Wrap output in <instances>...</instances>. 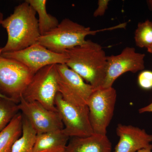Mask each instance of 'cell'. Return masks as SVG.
<instances>
[{
	"instance_id": "cell-1",
	"label": "cell",
	"mask_w": 152,
	"mask_h": 152,
	"mask_svg": "<svg viewBox=\"0 0 152 152\" xmlns=\"http://www.w3.org/2000/svg\"><path fill=\"white\" fill-rule=\"evenodd\" d=\"M36 12L24 2L16 6L13 13L1 23L7 33V41L2 53L20 50L37 42L40 37Z\"/></svg>"
},
{
	"instance_id": "cell-2",
	"label": "cell",
	"mask_w": 152,
	"mask_h": 152,
	"mask_svg": "<svg viewBox=\"0 0 152 152\" xmlns=\"http://www.w3.org/2000/svg\"><path fill=\"white\" fill-rule=\"evenodd\" d=\"M66 64L96 89L103 83L107 66V57L100 45L86 40L81 45L67 50Z\"/></svg>"
},
{
	"instance_id": "cell-3",
	"label": "cell",
	"mask_w": 152,
	"mask_h": 152,
	"mask_svg": "<svg viewBox=\"0 0 152 152\" xmlns=\"http://www.w3.org/2000/svg\"><path fill=\"white\" fill-rule=\"evenodd\" d=\"M125 26L123 23L115 26L94 31L69 19L65 18L51 31L40 36L38 42L52 51L64 53L67 50L84 43L88 36L94 35L103 31L124 28Z\"/></svg>"
},
{
	"instance_id": "cell-4",
	"label": "cell",
	"mask_w": 152,
	"mask_h": 152,
	"mask_svg": "<svg viewBox=\"0 0 152 152\" xmlns=\"http://www.w3.org/2000/svg\"><path fill=\"white\" fill-rule=\"evenodd\" d=\"M58 92L57 65H51L34 75L22 98L28 102L37 101L48 110L58 112L55 100Z\"/></svg>"
},
{
	"instance_id": "cell-5",
	"label": "cell",
	"mask_w": 152,
	"mask_h": 152,
	"mask_svg": "<svg viewBox=\"0 0 152 152\" xmlns=\"http://www.w3.org/2000/svg\"><path fill=\"white\" fill-rule=\"evenodd\" d=\"M34 74L18 61L0 56V88L7 97L19 104Z\"/></svg>"
},
{
	"instance_id": "cell-6",
	"label": "cell",
	"mask_w": 152,
	"mask_h": 152,
	"mask_svg": "<svg viewBox=\"0 0 152 152\" xmlns=\"http://www.w3.org/2000/svg\"><path fill=\"white\" fill-rule=\"evenodd\" d=\"M116 98V91L113 87L99 88L91 95L87 106L94 134H107V128L113 116Z\"/></svg>"
},
{
	"instance_id": "cell-7",
	"label": "cell",
	"mask_w": 152,
	"mask_h": 152,
	"mask_svg": "<svg viewBox=\"0 0 152 152\" xmlns=\"http://www.w3.org/2000/svg\"><path fill=\"white\" fill-rule=\"evenodd\" d=\"M55 104L64 124L63 130L68 137H82L94 134L90 122L88 106L69 103L59 92L55 98Z\"/></svg>"
},
{
	"instance_id": "cell-8",
	"label": "cell",
	"mask_w": 152,
	"mask_h": 152,
	"mask_svg": "<svg viewBox=\"0 0 152 152\" xmlns=\"http://www.w3.org/2000/svg\"><path fill=\"white\" fill-rule=\"evenodd\" d=\"M58 92L65 100L78 106H87L97 89L87 83L66 64L57 65Z\"/></svg>"
},
{
	"instance_id": "cell-9",
	"label": "cell",
	"mask_w": 152,
	"mask_h": 152,
	"mask_svg": "<svg viewBox=\"0 0 152 152\" xmlns=\"http://www.w3.org/2000/svg\"><path fill=\"white\" fill-rule=\"evenodd\" d=\"M1 56L21 63L34 75L47 66L66 64L67 61L65 53H55L38 42L20 50L2 53Z\"/></svg>"
},
{
	"instance_id": "cell-10",
	"label": "cell",
	"mask_w": 152,
	"mask_h": 152,
	"mask_svg": "<svg viewBox=\"0 0 152 152\" xmlns=\"http://www.w3.org/2000/svg\"><path fill=\"white\" fill-rule=\"evenodd\" d=\"M145 55L136 52L135 49L126 47L121 53L107 56L105 76L101 88L113 87L114 82L123 74L131 72L135 73L145 69Z\"/></svg>"
},
{
	"instance_id": "cell-11",
	"label": "cell",
	"mask_w": 152,
	"mask_h": 152,
	"mask_svg": "<svg viewBox=\"0 0 152 152\" xmlns=\"http://www.w3.org/2000/svg\"><path fill=\"white\" fill-rule=\"evenodd\" d=\"M18 105L22 115L37 134L64 129V124L58 112L48 110L37 101L28 102L23 98Z\"/></svg>"
},
{
	"instance_id": "cell-12",
	"label": "cell",
	"mask_w": 152,
	"mask_h": 152,
	"mask_svg": "<svg viewBox=\"0 0 152 152\" xmlns=\"http://www.w3.org/2000/svg\"><path fill=\"white\" fill-rule=\"evenodd\" d=\"M119 140L114 152H137L152 148V135L142 129L131 125L119 124L116 129Z\"/></svg>"
},
{
	"instance_id": "cell-13",
	"label": "cell",
	"mask_w": 152,
	"mask_h": 152,
	"mask_svg": "<svg viewBox=\"0 0 152 152\" xmlns=\"http://www.w3.org/2000/svg\"><path fill=\"white\" fill-rule=\"evenodd\" d=\"M112 144L106 135L94 134L86 137H74L65 152H111Z\"/></svg>"
},
{
	"instance_id": "cell-14",
	"label": "cell",
	"mask_w": 152,
	"mask_h": 152,
	"mask_svg": "<svg viewBox=\"0 0 152 152\" xmlns=\"http://www.w3.org/2000/svg\"><path fill=\"white\" fill-rule=\"evenodd\" d=\"M69 139L63 129L37 134L33 152H65Z\"/></svg>"
},
{
	"instance_id": "cell-15",
	"label": "cell",
	"mask_w": 152,
	"mask_h": 152,
	"mask_svg": "<svg viewBox=\"0 0 152 152\" xmlns=\"http://www.w3.org/2000/svg\"><path fill=\"white\" fill-rule=\"evenodd\" d=\"M23 120V115L18 113L0 132V152H11L14 144L22 135Z\"/></svg>"
},
{
	"instance_id": "cell-16",
	"label": "cell",
	"mask_w": 152,
	"mask_h": 152,
	"mask_svg": "<svg viewBox=\"0 0 152 152\" xmlns=\"http://www.w3.org/2000/svg\"><path fill=\"white\" fill-rule=\"evenodd\" d=\"M39 16L38 25L40 36L44 35L55 28L59 24L56 17L48 13L46 0H26Z\"/></svg>"
},
{
	"instance_id": "cell-17",
	"label": "cell",
	"mask_w": 152,
	"mask_h": 152,
	"mask_svg": "<svg viewBox=\"0 0 152 152\" xmlns=\"http://www.w3.org/2000/svg\"><path fill=\"white\" fill-rule=\"evenodd\" d=\"M37 135L28 121L23 116L22 135L14 144L11 152H33Z\"/></svg>"
},
{
	"instance_id": "cell-18",
	"label": "cell",
	"mask_w": 152,
	"mask_h": 152,
	"mask_svg": "<svg viewBox=\"0 0 152 152\" xmlns=\"http://www.w3.org/2000/svg\"><path fill=\"white\" fill-rule=\"evenodd\" d=\"M19 111L18 104L12 100L0 99V132L9 124Z\"/></svg>"
},
{
	"instance_id": "cell-19",
	"label": "cell",
	"mask_w": 152,
	"mask_h": 152,
	"mask_svg": "<svg viewBox=\"0 0 152 152\" xmlns=\"http://www.w3.org/2000/svg\"><path fill=\"white\" fill-rule=\"evenodd\" d=\"M134 39L137 46L149 48L152 45V22L148 20L139 23L135 32Z\"/></svg>"
},
{
	"instance_id": "cell-20",
	"label": "cell",
	"mask_w": 152,
	"mask_h": 152,
	"mask_svg": "<svg viewBox=\"0 0 152 152\" xmlns=\"http://www.w3.org/2000/svg\"><path fill=\"white\" fill-rule=\"evenodd\" d=\"M138 83L142 88L144 90L152 89V71H142L139 75Z\"/></svg>"
},
{
	"instance_id": "cell-21",
	"label": "cell",
	"mask_w": 152,
	"mask_h": 152,
	"mask_svg": "<svg viewBox=\"0 0 152 152\" xmlns=\"http://www.w3.org/2000/svg\"><path fill=\"white\" fill-rule=\"evenodd\" d=\"M109 0H99L98 2V7L94 11V16L101 17L103 16L108 8Z\"/></svg>"
},
{
	"instance_id": "cell-22",
	"label": "cell",
	"mask_w": 152,
	"mask_h": 152,
	"mask_svg": "<svg viewBox=\"0 0 152 152\" xmlns=\"http://www.w3.org/2000/svg\"><path fill=\"white\" fill-rule=\"evenodd\" d=\"M140 113H152V102L145 107L141 108L139 110Z\"/></svg>"
},
{
	"instance_id": "cell-23",
	"label": "cell",
	"mask_w": 152,
	"mask_h": 152,
	"mask_svg": "<svg viewBox=\"0 0 152 152\" xmlns=\"http://www.w3.org/2000/svg\"><path fill=\"white\" fill-rule=\"evenodd\" d=\"M0 99H6L12 100L11 99H10V98L6 96L5 95H4V94L2 93V92L1 91V88H0Z\"/></svg>"
},
{
	"instance_id": "cell-24",
	"label": "cell",
	"mask_w": 152,
	"mask_h": 152,
	"mask_svg": "<svg viewBox=\"0 0 152 152\" xmlns=\"http://www.w3.org/2000/svg\"><path fill=\"white\" fill-rule=\"evenodd\" d=\"M3 20H4V18H3V14L1 12V11H0V25L1 24ZM2 53V49L0 48V56Z\"/></svg>"
},
{
	"instance_id": "cell-25",
	"label": "cell",
	"mask_w": 152,
	"mask_h": 152,
	"mask_svg": "<svg viewBox=\"0 0 152 152\" xmlns=\"http://www.w3.org/2000/svg\"><path fill=\"white\" fill-rule=\"evenodd\" d=\"M152 148H148L142 149L139 151L137 152H152Z\"/></svg>"
},
{
	"instance_id": "cell-26",
	"label": "cell",
	"mask_w": 152,
	"mask_h": 152,
	"mask_svg": "<svg viewBox=\"0 0 152 152\" xmlns=\"http://www.w3.org/2000/svg\"><path fill=\"white\" fill-rule=\"evenodd\" d=\"M147 4H148V6L150 10L152 11V0L147 1Z\"/></svg>"
},
{
	"instance_id": "cell-27",
	"label": "cell",
	"mask_w": 152,
	"mask_h": 152,
	"mask_svg": "<svg viewBox=\"0 0 152 152\" xmlns=\"http://www.w3.org/2000/svg\"><path fill=\"white\" fill-rule=\"evenodd\" d=\"M147 50H148V53H150L152 54V45L149 47V48H148L147 49Z\"/></svg>"
}]
</instances>
